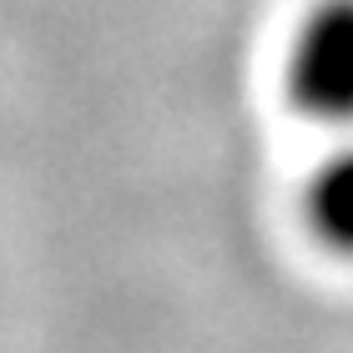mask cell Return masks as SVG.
<instances>
[{
    "mask_svg": "<svg viewBox=\"0 0 353 353\" xmlns=\"http://www.w3.org/2000/svg\"><path fill=\"white\" fill-rule=\"evenodd\" d=\"M288 91L308 117L353 126V0H323L308 10L288 56Z\"/></svg>",
    "mask_w": 353,
    "mask_h": 353,
    "instance_id": "1",
    "label": "cell"
},
{
    "mask_svg": "<svg viewBox=\"0 0 353 353\" xmlns=\"http://www.w3.org/2000/svg\"><path fill=\"white\" fill-rule=\"evenodd\" d=\"M308 217H313V232L328 248L353 258V147L318 167L313 187H308Z\"/></svg>",
    "mask_w": 353,
    "mask_h": 353,
    "instance_id": "2",
    "label": "cell"
}]
</instances>
